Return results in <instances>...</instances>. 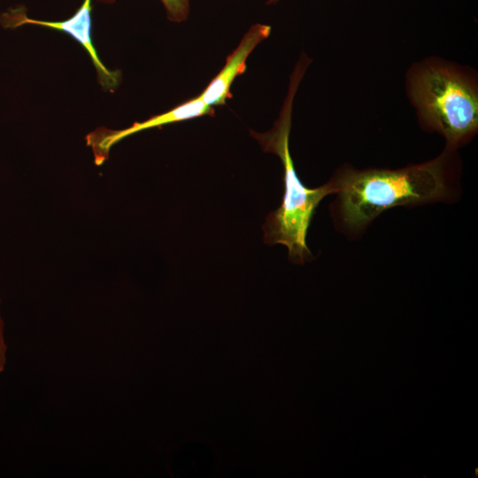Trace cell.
Returning <instances> with one entry per match:
<instances>
[{
	"label": "cell",
	"instance_id": "1",
	"mask_svg": "<svg viewBox=\"0 0 478 478\" xmlns=\"http://www.w3.org/2000/svg\"><path fill=\"white\" fill-rule=\"evenodd\" d=\"M453 151L445 149L433 160L395 170L341 167L332 179L342 225L358 231L387 209L445 199Z\"/></svg>",
	"mask_w": 478,
	"mask_h": 478
},
{
	"label": "cell",
	"instance_id": "2",
	"mask_svg": "<svg viewBox=\"0 0 478 478\" xmlns=\"http://www.w3.org/2000/svg\"><path fill=\"white\" fill-rule=\"evenodd\" d=\"M311 59L303 53L289 78L288 93L273 127L263 133L251 130L265 152L279 157L283 166L284 195L281 205L266 217L263 225L264 242L287 247L292 262L303 264L312 257L306 244V235L313 213L320 201L336 193L333 179L328 183L310 189L297 176L289 152L292 108L296 93Z\"/></svg>",
	"mask_w": 478,
	"mask_h": 478
},
{
	"label": "cell",
	"instance_id": "3",
	"mask_svg": "<svg viewBox=\"0 0 478 478\" xmlns=\"http://www.w3.org/2000/svg\"><path fill=\"white\" fill-rule=\"evenodd\" d=\"M406 91L420 126L437 132L455 150L478 130V82L474 71L441 58L415 63Z\"/></svg>",
	"mask_w": 478,
	"mask_h": 478
},
{
	"label": "cell",
	"instance_id": "4",
	"mask_svg": "<svg viewBox=\"0 0 478 478\" xmlns=\"http://www.w3.org/2000/svg\"><path fill=\"white\" fill-rule=\"evenodd\" d=\"M92 0H84L75 13L66 20L49 21L30 19L25 10L12 9L3 14L1 22L5 27H17L25 24H33L63 31L73 37L89 55L97 74V81L104 90L113 92L121 80L120 70L111 71L102 63L91 37Z\"/></svg>",
	"mask_w": 478,
	"mask_h": 478
},
{
	"label": "cell",
	"instance_id": "5",
	"mask_svg": "<svg viewBox=\"0 0 478 478\" xmlns=\"http://www.w3.org/2000/svg\"><path fill=\"white\" fill-rule=\"evenodd\" d=\"M214 108L208 106L199 96H194L177 106L158 115L151 116L142 122L120 129L111 130L99 127L86 136L87 145L91 147L95 163L102 165L108 158L112 147L122 139L135 133L162 126L193 120L196 118L213 115Z\"/></svg>",
	"mask_w": 478,
	"mask_h": 478
},
{
	"label": "cell",
	"instance_id": "6",
	"mask_svg": "<svg viewBox=\"0 0 478 478\" xmlns=\"http://www.w3.org/2000/svg\"><path fill=\"white\" fill-rule=\"evenodd\" d=\"M271 29L269 25L258 23L247 30L237 47L227 56L222 69L198 95L208 106H221L232 98L231 87L235 80L246 71L249 56L269 37Z\"/></svg>",
	"mask_w": 478,
	"mask_h": 478
},
{
	"label": "cell",
	"instance_id": "7",
	"mask_svg": "<svg viewBox=\"0 0 478 478\" xmlns=\"http://www.w3.org/2000/svg\"><path fill=\"white\" fill-rule=\"evenodd\" d=\"M103 4H113L116 0H97ZM169 20L181 23L188 19L190 13L189 0H160Z\"/></svg>",
	"mask_w": 478,
	"mask_h": 478
},
{
	"label": "cell",
	"instance_id": "8",
	"mask_svg": "<svg viewBox=\"0 0 478 478\" xmlns=\"http://www.w3.org/2000/svg\"><path fill=\"white\" fill-rule=\"evenodd\" d=\"M6 344L4 336L3 321L0 315V373H2L6 364Z\"/></svg>",
	"mask_w": 478,
	"mask_h": 478
},
{
	"label": "cell",
	"instance_id": "9",
	"mask_svg": "<svg viewBox=\"0 0 478 478\" xmlns=\"http://www.w3.org/2000/svg\"><path fill=\"white\" fill-rule=\"evenodd\" d=\"M280 0H268L266 2L267 4H274L276 3H278Z\"/></svg>",
	"mask_w": 478,
	"mask_h": 478
}]
</instances>
